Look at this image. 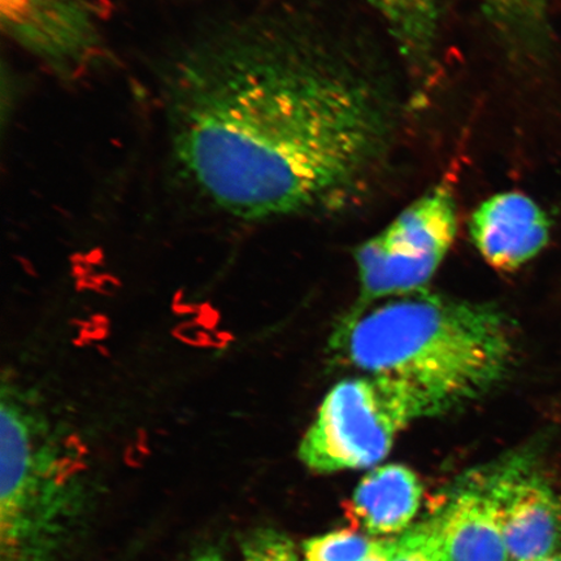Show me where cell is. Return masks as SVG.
<instances>
[{
    "mask_svg": "<svg viewBox=\"0 0 561 561\" xmlns=\"http://www.w3.org/2000/svg\"><path fill=\"white\" fill-rule=\"evenodd\" d=\"M391 561H442L436 517L412 526L397 538Z\"/></svg>",
    "mask_w": 561,
    "mask_h": 561,
    "instance_id": "cell-14",
    "label": "cell"
},
{
    "mask_svg": "<svg viewBox=\"0 0 561 561\" xmlns=\"http://www.w3.org/2000/svg\"><path fill=\"white\" fill-rule=\"evenodd\" d=\"M458 209L451 186L439 184L356 250L359 305L426 289L455 241Z\"/></svg>",
    "mask_w": 561,
    "mask_h": 561,
    "instance_id": "cell-5",
    "label": "cell"
},
{
    "mask_svg": "<svg viewBox=\"0 0 561 561\" xmlns=\"http://www.w3.org/2000/svg\"><path fill=\"white\" fill-rule=\"evenodd\" d=\"M375 542L354 529L336 530L308 539L304 545L306 561H362Z\"/></svg>",
    "mask_w": 561,
    "mask_h": 561,
    "instance_id": "cell-13",
    "label": "cell"
},
{
    "mask_svg": "<svg viewBox=\"0 0 561 561\" xmlns=\"http://www.w3.org/2000/svg\"><path fill=\"white\" fill-rule=\"evenodd\" d=\"M244 561H299L291 542L283 533L261 529L243 543Z\"/></svg>",
    "mask_w": 561,
    "mask_h": 561,
    "instance_id": "cell-15",
    "label": "cell"
},
{
    "mask_svg": "<svg viewBox=\"0 0 561 561\" xmlns=\"http://www.w3.org/2000/svg\"><path fill=\"white\" fill-rule=\"evenodd\" d=\"M168 124L182 174L248 220L340 208L378 178L394 138L388 95L311 34L250 25L175 68Z\"/></svg>",
    "mask_w": 561,
    "mask_h": 561,
    "instance_id": "cell-1",
    "label": "cell"
},
{
    "mask_svg": "<svg viewBox=\"0 0 561 561\" xmlns=\"http://www.w3.org/2000/svg\"><path fill=\"white\" fill-rule=\"evenodd\" d=\"M430 417L407 386L380 376H356L333 386L299 446L314 473L370 468L391 451L399 434Z\"/></svg>",
    "mask_w": 561,
    "mask_h": 561,
    "instance_id": "cell-4",
    "label": "cell"
},
{
    "mask_svg": "<svg viewBox=\"0 0 561 561\" xmlns=\"http://www.w3.org/2000/svg\"><path fill=\"white\" fill-rule=\"evenodd\" d=\"M362 375L407 386L440 416L488 396L515 366L514 324L500 307L427 289L356 305L331 340Z\"/></svg>",
    "mask_w": 561,
    "mask_h": 561,
    "instance_id": "cell-2",
    "label": "cell"
},
{
    "mask_svg": "<svg viewBox=\"0 0 561 561\" xmlns=\"http://www.w3.org/2000/svg\"><path fill=\"white\" fill-rule=\"evenodd\" d=\"M421 500L423 485L417 474L409 467L388 465L364 477L345 503V514L356 529L391 536L409 528Z\"/></svg>",
    "mask_w": 561,
    "mask_h": 561,
    "instance_id": "cell-10",
    "label": "cell"
},
{
    "mask_svg": "<svg viewBox=\"0 0 561 561\" xmlns=\"http://www.w3.org/2000/svg\"><path fill=\"white\" fill-rule=\"evenodd\" d=\"M472 473L495 503L511 561H536L558 553L561 501L533 453H510Z\"/></svg>",
    "mask_w": 561,
    "mask_h": 561,
    "instance_id": "cell-6",
    "label": "cell"
},
{
    "mask_svg": "<svg viewBox=\"0 0 561 561\" xmlns=\"http://www.w3.org/2000/svg\"><path fill=\"white\" fill-rule=\"evenodd\" d=\"M397 547V539H380L375 541L370 552L362 561H391L394 556Z\"/></svg>",
    "mask_w": 561,
    "mask_h": 561,
    "instance_id": "cell-16",
    "label": "cell"
},
{
    "mask_svg": "<svg viewBox=\"0 0 561 561\" xmlns=\"http://www.w3.org/2000/svg\"><path fill=\"white\" fill-rule=\"evenodd\" d=\"M26 405L3 386L0 561H55L85 508L82 467Z\"/></svg>",
    "mask_w": 561,
    "mask_h": 561,
    "instance_id": "cell-3",
    "label": "cell"
},
{
    "mask_svg": "<svg viewBox=\"0 0 561 561\" xmlns=\"http://www.w3.org/2000/svg\"><path fill=\"white\" fill-rule=\"evenodd\" d=\"M385 21L407 66L419 79L436 66L440 10L444 0H367Z\"/></svg>",
    "mask_w": 561,
    "mask_h": 561,
    "instance_id": "cell-11",
    "label": "cell"
},
{
    "mask_svg": "<svg viewBox=\"0 0 561 561\" xmlns=\"http://www.w3.org/2000/svg\"><path fill=\"white\" fill-rule=\"evenodd\" d=\"M198 561H222L220 557L215 556V553H209V556L202 557Z\"/></svg>",
    "mask_w": 561,
    "mask_h": 561,
    "instance_id": "cell-17",
    "label": "cell"
},
{
    "mask_svg": "<svg viewBox=\"0 0 561 561\" xmlns=\"http://www.w3.org/2000/svg\"><path fill=\"white\" fill-rule=\"evenodd\" d=\"M469 231L476 249L493 268L511 272L541 254L550 241L551 222L530 196L506 192L477 207Z\"/></svg>",
    "mask_w": 561,
    "mask_h": 561,
    "instance_id": "cell-8",
    "label": "cell"
},
{
    "mask_svg": "<svg viewBox=\"0 0 561 561\" xmlns=\"http://www.w3.org/2000/svg\"><path fill=\"white\" fill-rule=\"evenodd\" d=\"M497 37L511 50L535 53L545 45L550 0H481Z\"/></svg>",
    "mask_w": 561,
    "mask_h": 561,
    "instance_id": "cell-12",
    "label": "cell"
},
{
    "mask_svg": "<svg viewBox=\"0 0 561 561\" xmlns=\"http://www.w3.org/2000/svg\"><path fill=\"white\" fill-rule=\"evenodd\" d=\"M0 21L13 42L62 73L85 66L101 45L89 0H0Z\"/></svg>",
    "mask_w": 561,
    "mask_h": 561,
    "instance_id": "cell-7",
    "label": "cell"
},
{
    "mask_svg": "<svg viewBox=\"0 0 561 561\" xmlns=\"http://www.w3.org/2000/svg\"><path fill=\"white\" fill-rule=\"evenodd\" d=\"M436 520L442 561H511L495 503L472 471L456 482Z\"/></svg>",
    "mask_w": 561,
    "mask_h": 561,
    "instance_id": "cell-9",
    "label": "cell"
},
{
    "mask_svg": "<svg viewBox=\"0 0 561 561\" xmlns=\"http://www.w3.org/2000/svg\"><path fill=\"white\" fill-rule=\"evenodd\" d=\"M536 561H561V553H559V552L553 553V556H551V557H547V558L539 559Z\"/></svg>",
    "mask_w": 561,
    "mask_h": 561,
    "instance_id": "cell-18",
    "label": "cell"
}]
</instances>
